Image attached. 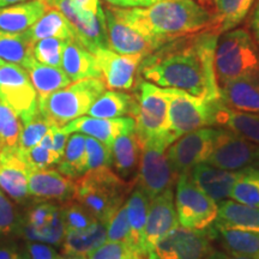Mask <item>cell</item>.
Returning a JSON list of instances; mask_svg holds the SVG:
<instances>
[{
	"instance_id": "cell-1",
	"label": "cell",
	"mask_w": 259,
	"mask_h": 259,
	"mask_svg": "<svg viewBox=\"0 0 259 259\" xmlns=\"http://www.w3.org/2000/svg\"><path fill=\"white\" fill-rule=\"evenodd\" d=\"M220 34L205 30L168 41L144 57L138 73L161 88L183 90L199 99H220L213 56Z\"/></svg>"
},
{
	"instance_id": "cell-2",
	"label": "cell",
	"mask_w": 259,
	"mask_h": 259,
	"mask_svg": "<svg viewBox=\"0 0 259 259\" xmlns=\"http://www.w3.org/2000/svg\"><path fill=\"white\" fill-rule=\"evenodd\" d=\"M114 8L122 21L162 42L212 30L211 14L194 0H160L147 8Z\"/></svg>"
},
{
	"instance_id": "cell-3",
	"label": "cell",
	"mask_w": 259,
	"mask_h": 259,
	"mask_svg": "<svg viewBox=\"0 0 259 259\" xmlns=\"http://www.w3.org/2000/svg\"><path fill=\"white\" fill-rule=\"evenodd\" d=\"M218 85L229 80H259V47L245 29H232L219 36L213 56Z\"/></svg>"
},
{
	"instance_id": "cell-4",
	"label": "cell",
	"mask_w": 259,
	"mask_h": 259,
	"mask_svg": "<svg viewBox=\"0 0 259 259\" xmlns=\"http://www.w3.org/2000/svg\"><path fill=\"white\" fill-rule=\"evenodd\" d=\"M127 184L109 167L84 173L76 181L74 198L99 221L107 223L121 206Z\"/></svg>"
},
{
	"instance_id": "cell-5",
	"label": "cell",
	"mask_w": 259,
	"mask_h": 259,
	"mask_svg": "<svg viewBox=\"0 0 259 259\" xmlns=\"http://www.w3.org/2000/svg\"><path fill=\"white\" fill-rule=\"evenodd\" d=\"M105 89L106 84L101 78L77 80L38 100V112L52 124L61 127L87 114Z\"/></svg>"
},
{
	"instance_id": "cell-6",
	"label": "cell",
	"mask_w": 259,
	"mask_h": 259,
	"mask_svg": "<svg viewBox=\"0 0 259 259\" xmlns=\"http://www.w3.org/2000/svg\"><path fill=\"white\" fill-rule=\"evenodd\" d=\"M173 143L168 135L151 138L142 144L138 185L149 199L171 189L176 171L171 169L166 149Z\"/></svg>"
},
{
	"instance_id": "cell-7",
	"label": "cell",
	"mask_w": 259,
	"mask_h": 259,
	"mask_svg": "<svg viewBox=\"0 0 259 259\" xmlns=\"http://www.w3.org/2000/svg\"><path fill=\"white\" fill-rule=\"evenodd\" d=\"M137 109L134 115L136 121L135 134L141 142L145 143L151 138L168 135V96L161 87L143 80L138 85ZM169 136V135H168Z\"/></svg>"
},
{
	"instance_id": "cell-8",
	"label": "cell",
	"mask_w": 259,
	"mask_h": 259,
	"mask_svg": "<svg viewBox=\"0 0 259 259\" xmlns=\"http://www.w3.org/2000/svg\"><path fill=\"white\" fill-rule=\"evenodd\" d=\"M176 209L179 225L193 231L209 229L219 213L218 204L193 183L189 171L178 179Z\"/></svg>"
},
{
	"instance_id": "cell-9",
	"label": "cell",
	"mask_w": 259,
	"mask_h": 259,
	"mask_svg": "<svg viewBox=\"0 0 259 259\" xmlns=\"http://www.w3.org/2000/svg\"><path fill=\"white\" fill-rule=\"evenodd\" d=\"M168 96V135L177 141L183 135L212 126V101L199 99L183 90L163 88Z\"/></svg>"
},
{
	"instance_id": "cell-10",
	"label": "cell",
	"mask_w": 259,
	"mask_h": 259,
	"mask_svg": "<svg viewBox=\"0 0 259 259\" xmlns=\"http://www.w3.org/2000/svg\"><path fill=\"white\" fill-rule=\"evenodd\" d=\"M0 100L14 111L22 122L38 113V99L27 70L16 64L0 66Z\"/></svg>"
},
{
	"instance_id": "cell-11",
	"label": "cell",
	"mask_w": 259,
	"mask_h": 259,
	"mask_svg": "<svg viewBox=\"0 0 259 259\" xmlns=\"http://www.w3.org/2000/svg\"><path fill=\"white\" fill-rule=\"evenodd\" d=\"M211 229L193 231L178 226L148 252V259H206L211 253Z\"/></svg>"
},
{
	"instance_id": "cell-12",
	"label": "cell",
	"mask_w": 259,
	"mask_h": 259,
	"mask_svg": "<svg viewBox=\"0 0 259 259\" xmlns=\"http://www.w3.org/2000/svg\"><path fill=\"white\" fill-rule=\"evenodd\" d=\"M50 8H54L63 14L72 27L74 40L79 42L89 52L108 48V37L105 14L102 8L97 14L87 11L73 0H46Z\"/></svg>"
},
{
	"instance_id": "cell-13",
	"label": "cell",
	"mask_w": 259,
	"mask_h": 259,
	"mask_svg": "<svg viewBox=\"0 0 259 259\" xmlns=\"http://www.w3.org/2000/svg\"><path fill=\"white\" fill-rule=\"evenodd\" d=\"M259 145L226 128L216 131L211 153L204 163L226 170H239L257 163Z\"/></svg>"
},
{
	"instance_id": "cell-14",
	"label": "cell",
	"mask_w": 259,
	"mask_h": 259,
	"mask_svg": "<svg viewBox=\"0 0 259 259\" xmlns=\"http://www.w3.org/2000/svg\"><path fill=\"white\" fill-rule=\"evenodd\" d=\"M65 232L61 208L51 203H40L31 206L22 218L18 234L27 241L58 246L63 242Z\"/></svg>"
},
{
	"instance_id": "cell-15",
	"label": "cell",
	"mask_w": 259,
	"mask_h": 259,
	"mask_svg": "<svg viewBox=\"0 0 259 259\" xmlns=\"http://www.w3.org/2000/svg\"><path fill=\"white\" fill-rule=\"evenodd\" d=\"M103 14L108 37V48L115 53L122 56L147 57L151 52L164 45V42L148 36L122 21L116 15L113 6L109 5L105 8Z\"/></svg>"
},
{
	"instance_id": "cell-16",
	"label": "cell",
	"mask_w": 259,
	"mask_h": 259,
	"mask_svg": "<svg viewBox=\"0 0 259 259\" xmlns=\"http://www.w3.org/2000/svg\"><path fill=\"white\" fill-rule=\"evenodd\" d=\"M216 131V128L194 130L183 135L168 147L167 157L176 174L186 173L206 161L211 153Z\"/></svg>"
},
{
	"instance_id": "cell-17",
	"label": "cell",
	"mask_w": 259,
	"mask_h": 259,
	"mask_svg": "<svg viewBox=\"0 0 259 259\" xmlns=\"http://www.w3.org/2000/svg\"><path fill=\"white\" fill-rule=\"evenodd\" d=\"M93 54L101 70L106 88L113 90H131L134 88L143 56H122L109 48H100Z\"/></svg>"
},
{
	"instance_id": "cell-18",
	"label": "cell",
	"mask_w": 259,
	"mask_h": 259,
	"mask_svg": "<svg viewBox=\"0 0 259 259\" xmlns=\"http://www.w3.org/2000/svg\"><path fill=\"white\" fill-rule=\"evenodd\" d=\"M179 226L174 204L173 190L167 189L150 199L147 215V222L144 227L143 250L145 253L167 235L171 229Z\"/></svg>"
},
{
	"instance_id": "cell-19",
	"label": "cell",
	"mask_w": 259,
	"mask_h": 259,
	"mask_svg": "<svg viewBox=\"0 0 259 259\" xmlns=\"http://www.w3.org/2000/svg\"><path fill=\"white\" fill-rule=\"evenodd\" d=\"M136 121L132 116H121V118H94V116H79L70 121L69 124L61 126L66 134L79 132L97 141L102 142L107 147H111L116 137L124 134L135 132Z\"/></svg>"
},
{
	"instance_id": "cell-20",
	"label": "cell",
	"mask_w": 259,
	"mask_h": 259,
	"mask_svg": "<svg viewBox=\"0 0 259 259\" xmlns=\"http://www.w3.org/2000/svg\"><path fill=\"white\" fill-rule=\"evenodd\" d=\"M28 192L37 199L66 202L74 198L76 181L50 168L29 170Z\"/></svg>"
},
{
	"instance_id": "cell-21",
	"label": "cell",
	"mask_w": 259,
	"mask_h": 259,
	"mask_svg": "<svg viewBox=\"0 0 259 259\" xmlns=\"http://www.w3.org/2000/svg\"><path fill=\"white\" fill-rule=\"evenodd\" d=\"M29 168L16 151L0 149V190L15 202H24L28 192Z\"/></svg>"
},
{
	"instance_id": "cell-22",
	"label": "cell",
	"mask_w": 259,
	"mask_h": 259,
	"mask_svg": "<svg viewBox=\"0 0 259 259\" xmlns=\"http://www.w3.org/2000/svg\"><path fill=\"white\" fill-rule=\"evenodd\" d=\"M189 173L193 183L215 202H221L231 196L239 176V170L221 169L208 163L197 164Z\"/></svg>"
},
{
	"instance_id": "cell-23",
	"label": "cell",
	"mask_w": 259,
	"mask_h": 259,
	"mask_svg": "<svg viewBox=\"0 0 259 259\" xmlns=\"http://www.w3.org/2000/svg\"><path fill=\"white\" fill-rule=\"evenodd\" d=\"M212 126H221L259 145V114L233 111L221 100L212 101Z\"/></svg>"
},
{
	"instance_id": "cell-24",
	"label": "cell",
	"mask_w": 259,
	"mask_h": 259,
	"mask_svg": "<svg viewBox=\"0 0 259 259\" xmlns=\"http://www.w3.org/2000/svg\"><path fill=\"white\" fill-rule=\"evenodd\" d=\"M61 69L71 82L88 78L102 79L101 70L95 56L77 40L66 41L61 58Z\"/></svg>"
},
{
	"instance_id": "cell-25",
	"label": "cell",
	"mask_w": 259,
	"mask_h": 259,
	"mask_svg": "<svg viewBox=\"0 0 259 259\" xmlns=\"http://www.w3.org/2000/svg\"><path fill=\"white\" fill-rule=\"evenodd\" d=\"M220 100L228 108L259 114V80L240 78L219 85Z\"/></svg>"
},
{
	"instance_id": "cell-26",
	"label": "cell",
	"mask_w": 259,
	"mask_h": 259,
	"mask_svg": "<svg viewBox=\"0 0 259 259\" xmlns=\"http://www.w3.org/2000/svg\"><path fill=\"white\" fill-rule=\"evenodd\" d=\"M50 9L46 0H28L0 9V30L24 32Z\"/></svg>"
},
{
	"instance_id": "cell-27",
	"label": "cell",
	"mask_w": 259,
	"mask_h": 259,
	"mask_svg": "<svg viewBox=\"0 0 259 259\" xmlns=\"http://www.w3.org/2000/svg\"><path fill=\"white\" fill-rule=\"evenodd\" d=\"M255 0H211L208 10L212 17V30L229 31L238 27L248 15Z\"/></svg>"
},
{
	"instance_id": "cell-28",
	"label": "cell",
	"mask_w": 259,
	"mask_h": 259,
	"mask_svg": "<svg viewBox=\"0 0 259 259\" xmlns=\"http://www.w3.org/2000/svg\"><path fill=\"white\" fill-rule=\"evenodd\" d=\"M213 225L259 233V208L235 200H221Z\"/></svg>"
},
{
	"instance_id": "cell-29",
	"label": "cell",
	"mask_w": 259,
	"mask_h": 259,
	"mask_svg": "<svg viewBox=\"0 0 259 259\" xmlns=\"http://www.w3.org/2000/svg\"><path fill=\"white\" fill-rule=\"evenodd\" d=\"M137 109V99L134 95L122 92H103L94 101L87 114L94 118H121L132 116L134 118Z\"/></svg>"
},
{
	"instance_id": "cell-30",
	"label": "cell",
	"mask_w": 259,
	"mask_h": 259,
	"mask_svg": "<svg viewBox=\"0 0 259 259\" xmlns=\"http://www.w3.org/2000/svg\"><path fill=\"white\" fill-rule=\"evenodd\" d=\"M25 70H27L32 85L36 90L38 100L45 99L51 94L71 84V79L66 76L61 67L38 63L37 60H35V58L29 63Z\"/></svg>"
},
{
	"instance_id": "cell-31",
	"label": "cell",
	"mask_w": 259,
	"mask_h": 259,
	"mask_svg": "<svg viewBox=\"0 0 259 259\" xmlns=\"http://www.w3.org/2000/svg\"><path fill=\"white\" fill-rule=\"evenodd\" d=\"M24 32L32 45L38 40L48 37H57L66 41L74 40L70 22L59 10L54 8L48 9L45 15Z\"/></svg>"
},
{
	"instance_id": "cell-32",
	"label": "cell",
	"mask_w": 259,
	"mask_h": 259,
	"mask_svg": "<svg viewBox=\"0 0 259 259\" xmlns=\"http://www.w3.org/2000/svg\"><path fill=\"white\" fill-rule=\"evenodd\" d=\"M105 241H107V223L96 221L83 231L65 232L64 240L61 242L63 254L88 255Z\"/></svg>"
},
{
	"instance_id": "cell-33",
	"label": "cell",
	"mask_w": 259,
	"mask_h": 259,
	"mask_svg": "<svg viewBox=\"0 0 259 259\" xmlns=\"http://www.w3.org/2000/svg\"><path fill=\"white\" fill-rule=\"evenodd\" d=\"M210 229L212 238H219L228 253L259 257V233L215 225L210 227Z\"/></svg>"
},
{
	"instance_id": "cell-34",
	"label": "cell",
	"mask_w": 259,
	"mask_h": 259,
	"mask_svg": "<svg viewBox=\"0 0 259 259\" xmlns=\"http://www.w3.org/2000/svg\"><path fill=\"white\" fill-rule=\"evenodd\" d=\"M142 144L135 132L120 135L112 144L113 164L121 178L127 179L137 170Z\"/></svg>"
},
{
	"instance_id": "cell-35",
	"label": "cell",
	"mask_w": 259,
	"mask_h": 259,
	"mask_svg": "<svg viewBox=\"0 0 259 259\" xmlns=\"http://www.w3.org/2000/svg\"><path fill=\"white\" fill-rule=\"evenodd\" d=\"M150 199L141 189H136L130 194L127 202H126V210H127V220L131 231L132 246L136 250L143 252V235L144 227L147 222V215Z\"/></svg>"
},
{
	"instance_id": "cell-36",
	"label": "cell",
	"mask_w": 259,
	"mask_h": 259,
	"mask_svg": "<svg viewBox=\"0 0 259 259\" xmlns=\"http://www.w3.org/2000/svg\"><path fill=\"white\" fill-rule=\"evenodd\" d=\"M32 46L25 32H8L0 30V59L5 63L27 67L34 59Z\"/></svg>"
},
{
	"instance_id": "cell-37",
	"label": "cell",
	"mask_w": 259,
	"mask_h": 259,
	"mask_svg": "<svg viewBox=\"0 0 259 259\" xmlns=\"http://www.w3.org/2000/svg\"><path fill=\"white\" fill-rule=\"evenodd\" d=\"M85 138L87 136L74 132L67 139L65 150L59 163L58 170L70 179H78L84 171V157H85Z\"/></svg>"
},
{
	"instance_id": "cell-38",
	"label": "cell",
	"mask_w": 259,
	"mask_h": 259,
	"mask_svg": "<svg viewBox=\"0 0 259 259\" xmlns=\"http://www.w3.org/2000/svg\"><path fill=\"white\" fill-rule=\"evenodd\" d=\"M229 197L235 202L259 208V168L245 167L239 169L238 179Z\"/></svg>"
},
{
	"instance_id": "cell-39",
	"label": "cell",
	"mask_w": 259,
	"mask_h": 259,
	"mask_svg": "<svg viewBox=\"0 0 259 259\" xmlns=\"http://www.w3.org/2000/svg\"><path fill=\"white\" fill-rule=\"evenodd\" d=\"M23 122L5 102L0 101V149H18Z\"/></svg>"
},
{
	"instance_id": "cell-40",
	"label": "cell",
	"mask_w": 259,
	"mask_h": 259,
	"mask_svg": "<svg viewBox=\"0 0 259 259\" xmlns=\"http://www.w3.org/2000/svg\"><path fill=\"white\" fill-rule=\"evenodd\" d=\"M52 126H53V124L48 121L38 112L34 118L23 124L17 150L24 151L35 147V145L40 144L42 138L47 135V132L52 128Z\"/></svg>"
},
{
	"instance_id": "cell-41",
	"label": "cell",
	"mask_w": 259,
	"mask_h": 259,
	"mask_svg": "<svg viewBox=\"0 0 259 259\" xmlns=\"http://www.w3.org/2000/svg\"><path fill=\"white\" fill-rule=\"evenodd\" d=\"M65 45H66V40H61V38H42L35 42L32 46V56L38 63L61 67V58H63Z\"/></svg>"
},
{
	"instance_id": "cell-42",
	"label": "cell",
	"mask_w": 259,
	"mask_h": 259,
	"mask_svg": "<svg viewBox=\"0 0 259 259\" xmlns=\"http://www.w3.org/2000/svg\"><path fill=\"white\" fill-rule=\"evenodd\" d=\"M113 164L112 148L107 147L102 142L87 136L85 157H84V171L97 169L101 167H111Z\"/></svg>"
},
{
	"instance_id": "cell-43",
	"label": "cell",
	"mask_w": 259,
	"mask_h": 259,
	"mask_svg": "<svg viewBox=\"0 0 259 259\" xmlns=\"http://www.w3.org/2000/svg\"><path fill=\"white\" fill-rule=\"evenodd\" d=\"M88 259H147V254L124 242L107 240L90 252Z\"/></svg>"
},
{
	"instance_id": "cell-44",
	"label": "cell",
	"mask_w": 259,
	"mask_h": 259,
	"mask_svg": "<svg viewBox=\"0 0 259 259\" xmlns=\"http://www.w3.org/2000/svg\"><path fill=\"white\" fill-rule=\"evenodd\" d=\"M17 153L27 163L29 170L47 169V168L59 163L61 160L59 155L54 153L53 150L42 147L41 144L35 145L24 151L17 150Z\"/></svg>"
},
{
	"instance_id": "cell-45",
	"label": "cell",
	"mask_w": 259,
	"mask_h": 259,
	"mask_svg": "<svg viewBox=\"0 0 259 259\" xmlns=\"http://www.w3.org/2000/svg\"><path fill=\"white\" fill-rule=\"evenodd\" d=\"M22 218L6 194L0 190V239L16 234L19 231Z\"/></svg>"
},
{
	"instance_id": "cell-46",
	"label": "cell",
	"mask_w": 259,
	"mask_h": 259,
	"mask_svg": "<svg viewBox=\"0 0 259 259\" xmlns=\"http://www.w3.org/2000/svg\"><path fill=\"white\" fill-rule=\"evenodd\" d=\"M61 212L65 231H83L99 221L79 203L66 205L61 209Z\"/></svg>"
},
{
	"instance_id": "cell-47",
	"label": "cell",
	"mask_w": 259,
	"mask_h": 259,
	"mask_svg": "<svg viewBox=\"0 0 259 259\" xmlns=\"http://www.w3.org/2000/svg\"><path fill=\"white\" fill-rule=\"evenodd\" d=\"M107 240L124 242L134 247L131 241V231H130L126 204L116 210L111 220L107 222Z\"/></svg>"
},
{
	"instance_id": "cell-48",
	"label": "cell",
	"mask_w": 259,
	"mask_h": 259,
	"mask_svg": "<svg viewBox=\"0 0 259 259\" xmlns=\"http://www.w3.org/2000/svg\"><path fill=\"white\" fill-rule=\"evenodd\" d=\"M24 253L27 259H59L60 257V254H58L50 245L31 241L27 242Z\"/></svg>"
},
{
	"instance_id": "cell-49",
	"label": "cell",
	"mask_w": 259,
	"mask_h": 259,
	"mask_svg": "<svg viewBox=\"0 0 259 259\" xmlns=\"http://www.w3.org/2000/svg\"><path fill=\"white\" fill-rule=\"evenodd\" d=\"M111 6L122 9H131V8H147L160 2V0H105Z\"/></svg>"
},
{
	"instance_id": "cell-50",
	"label": "cell",
	"mask_w": 259,
	"mask_h": 259,
	"mask_svg": "<svg viewBox=\"0 0 259 259\" xmlns=\"http://www.w3.org/2000/svg\"><path fill=\"white\" fill-rule=\"evenodd\" d=\"M23 253L19 252L18 247L14 242L0 244V259H22Z\"/></svg>"
},
{
	"instance_id": "cell-51",
	"label": "cell",
	"mask_w": 259,
	"mask_h": 259,
	"mask_svg": "<svg viewBox=\"0 0 259 259\" xmlns=\"http://www.w3.org/2000/svg\"><path fill=\"white\" fill-rule=\"evenodd\" d=\"M250 27L252 34H253L255 44L259 47V0H257V3H255L253 11H252L250 16Z\"/></svg>"
},
{
	"instance_id": "cell-52",
	"label": "cell",
	"mask_w": 259,
	"mask_h": 259,
	"mask_svg": "<svg viewBox=\"0 0 259 259\" xmlns=\"http://www.w3.org/2000/svg\"><path fill=\"white\" fill-rule=\"evenodd\" d=\"M206 259H259V257H250V255H239L231 254L228 252H219L211 251Z\"/></svg>"
},
{
	"instance_id": "cell-53",
	"label": "cell",
	"mask_w": 259,
	"mask_h": 259,
	"mask_svg": "<svg viewBox=\"0 0 259 259\" xmlns=\"http://www.w3.org/2000/svg\"><path fill=\"white\" fill-rule=\"evenodd\" d=\"M73 2L82 9L87 10V11L94 12V14H97L99 10L101 9L99 0H73Z\"/></svg>"
},
{
	"instance_id": "cell-54",
	"label": "cell",
	"mask_w": 259,
	"mask_h": 259,
	"mask_svg": "<svg viewBox=\"0 0 259 259\" xmlns=\"http://www.w3.org/2000/svg\"><path fill=\"white\" fill-rule=\"evenodd\" d=\"M28 2V0H0V9L6 8V6L17 4V3H23Z\"/></svg>"
},
{
	"instance_id": "cell-55",
	"label": "cell",
	"mask_w": 259,
	"mask_h": 259,
	"mask_svg": "<svg viewBox=\"0 0 259 259\" xmlns=\"http://www.w3.org/2000/svg\"><path fill=\"white\" fill-rule=\"evenodd\" d=\"M59 259H88V257L83 254H61Z\"/></svg>"
},
{
	"instance_id": "cell-56",
	"label": "cell",
	"mask_w": 259,
	"mask_h": 259,
	"mask_svg": "<svg viewBox=\"0 0 259 259\" xmlns=\"http://www.w3.org/2000/svg\"><path fill=\"white\" fill-rule=\"evenodd\" d=\"M210 2H211V0H199V3H200V4H202V5H204V4L208 5Z\"/></svg>"
},
{
	"instance_id": "cell-57",
	"label": "cell",
	"mask_w": 259,
	"mask_h": 259,
	"mask_svg": "<svg viewBox=\"0 0 259 259\" xmlns=\"http://www.w3.org/2000/svg\"><path fill=\"white\" fill-rule=\"evenodd\" d=\"M4 63H5V61H3L2 59H0V66H2V65H3V64H4Z\"/></svg>"
},
{
	"instance_id": "cell-58",
	"label": "cell",
	"mask_w": 259,
	"mask_h": 259,
	"mask_svg": "<svg viewBox=\"0 0 259 259\" xmlns=\"http://www.w3.org/2000/svg\"><path fill=\"white\" fill-rule=\"evenodd\" d=\"M22 259H27V255H25L24 252H23V258H22Z\"/></svg>"
},
{
	"instance_id": "cell-59",
	"label": "cell",
	"mask_w": 259,
	"mask_h": 259,
	"mask_svg": "<svg viewBox=\"0 0 259 259\" xmlns=\"http://www.w3.org/2000/svg\"><path fill=\"white\" fill-rule=\"evenodd\" d=\"M255 164H257V166H259V161L257 162V163H255Z\"/></svg>"
},
{
	"instance_id": "cell-60",
	"label": "cell",
	"mask_w": 259,
	"mask_h": 259,
	"mask_svg": "<svg viewBox=\"0 0 259 259\" xmlns=\"http://www.w3.org/2000/svg\"><path fill=\"white\" fill-rule=\"evenodd\" d=\"M0 101H2V100H0Z\"/></svg>"
}]
</instances>
